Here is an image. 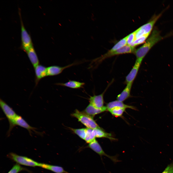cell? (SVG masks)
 Masks as SVG:
<instances>
[{"instance_id":"obj_3","label":"cell","mask_w":173,"mask_h":173,"mask_svg":"<svg viewBox=\"0 0 173 173\" xmlns=\"http://www.w3.org/2000/svg\"><path fill=\"white\" fill-rule=\"evenodd\" d=\"M0 105L9 122V127L7 134L9 135L11 131L14 127V123L18 114L11 107L1 99H0Z\"/></svg>"},{"instance_id":"obj_10","label":"cell","mask_w":173,"mask_h":173,"mask_svg":"<svg viewBox=\"0 0 173 173\" xmlns=\"http://www.w3.org/2000/svg\"><path fill=\"white\" fill-rule=\"evenodd\" d=\"M142 61L136 59L132 68L126 77L125 81L126 84L133 82L137 74Z\"/></svg>"},{"instance_id":"obj_16","label":"cell","mask_w":173,"mask_h":173,"mask_svg":"<svg viewBox=\"0 0 173 173\" xmlns=\"http://www.w3.org/2000/svg\"><path fill=\"white\" fill-rule=\"evenodd\" d=\"M133 83L127 84L125 88L117 98V100L123 102L131 97L130 92Z\"/></svg>"},{"instance_id":"obj_18","label":"cell","mask_w":173,"mask_h":173,"mask_svg":"<svg viewBox=\"0 0 173 173\" xmlns=\"http://www.w3.org/2000/svg\"><path fill=\"white\" fill-rule=\"evenodd\" d=\"M56 84L71 88L77 89L83 88L85 85V83L75 80H69L64 83H56Z\"/></svg>"},{"instance_id":"obj_11","label":"cell","mask_w":173,"mask_h":173,"mask_svg":"<svg viewBox=\"0 0 173 173\" xmlns=\"http://www.w3.org/2000/svg\"><path fill=\"white\" fill-rule=\"evenodd\" d=\"M109 86H108L101 94L97 95H94L93 96H90L89 99L90 103L97 108H100L103 107L104 104V95Z\"/></svg>"},{"instance_id":"obj_19","label":"cell","mask_w":173,"mask_h":173,"mask_svg":"<svg viewBox=\"0 0 173 173\" xmlns=\"http://www.w3.org/2000/svg\"><path fill=\"white\" fill-rule=\"evenodd\" d=\"M26 52L34 68L39 65V62L38 57L33 46Z\"/></svg>"},{"instance_id":"obj_21","label":"cell","mask_w":173,"mask_h":173,"mask_svg":"<svg viewBox=\"0 0 173 173\" xmlns=\"http://www.w3.org/2000/svg\"><path fill=\"white\" fill-rule=\"evenodd\" d=\"M70 129L73 133L77 135L81 138L85 140L86 134V128L79 129L71 128Z\"/></svg>"},{"instance_id":"obj_9","label":"cell","mask_w":173,"mask_h":173,"mask_svg":"<svg viewBox=\"0 0 173 173\" xmlns=\"http://www.w3.org/2000/svg\"><path fill=\"white\" fill-rule=\"evenodd\" d=\"M14 127L18 126L26 129L28 131L31 135L33 131L37 134H39L40 133L36 131V128L30 126L21 116L18 115L14 120Z\"/></svg>"},{"instance_id":"obj_20","label":"cell","mask_w":173,"mask_h":173,"mask_svg":"<svg viewBox=\"0 0 173 173\" xmlns=\"http://www.w3.org/2000/svg\"><path fill=\"white\" fill-rule=\"evenodd\" d=\"M40 167L56 173H69L60 166L41 163Z\"/></svg>"},{"instance_id":"obj_8","label":"cell","mask_w":173,"mask_h":173,"mask_svg":"<svg viewBox=\"0 0 173 173\" xmlns=\"http://www.w3.org/2000/svg\"><path fill=\"white\" fill-rule=\"evenodd\" d=\"M86 147L90 148L101 156H106L115 162L118 161L115 156H110L106 154L96 139L89 143Z\"/></svg>"},{"instance_id":"obj_4","label":"cell","mask_w":173,"mask_h":173,"mask_svg":"<svg viewBox=\"0 0 173 173\" xmlns=\"http://www.w3.org/2000/svg\"><path fill=\"white\" fill-rule=\"evenodd\" d=\"M162 14L161 13L158 15H154L147 23L136 30L135 31L136 39L147 34H150L154 25Z\"/></svg>"},{"instance_id":"obj_6","label":"cell","mask_w":173,"mask_h":173,"mask_svg":"<svg viewBox=\"0 0 173 173\" xmlns=\"http://www.w3.org/2000/svg\"><path fill=\"white\" fill-rule=\"evenodd\" d=\"M19 12L21 26V48L26 52L33 46L31 37L24 26L20 11Z\"/></svg>"},{"instance_id":"obj_17","label":"cell","mask_w":173,"mask_h":173,"mask_svg":"<svg viewBox=\"0 0 173 173\" xmlns=\"http://www.w3.org/2000/svg\"><path fill=\"white\" fill-rule=\"evenodd\" d=\"M92 133L95 138H106L111 140H116V139L112 137L111 133L105 132L101 128L93 129Z\"/></svg>"},{"instance_id":"obj_2","label":"cell","mask_w":173,"mask_h":173,"mask_svg":"<svg viewBox=\"0 0 173 173\" xmlns=\"http://www.w3.org/2000/svg\"><path fill=\"white\" fill-rule=\"evenodd\" d=\"M71 116L77 118L87 128L92 129L101 128L93 119V118L88 115L83 111L76 109Z\"/></svg>"},{"instance_id":"obj_24","label":"cell","mask_w":173,"mask_h":173,"mask_svg":"<svg viewBox=\"0 0 173 173\" xmlns=\"http://www.w3.org/2000/svg\"><path fill=\"white\" fill-rule=\"evenodd\" d=\"M25 169L19 164L17 163L13 166L7 173H18Z\"/></svg>"},{"instance_id":"obj_26","label":"cell","mask_w":173,"mask_h":173,"mask_svg":"<svg viewBox=\"0 0 173 173\" xmlns=\"http://www.w3.org/2000/svg\"><path fill=\"white\" fill-rule=\"evenodd\" d=\"M162 173H173V162L168 165Z\"/></svg>"},{"instance_id":"obj_5","label":"cell","mask_w":173,"mask_h":173,"mask_svg":"<svg viewBox=\"0 0 173 173\" xmlns=\"http://www.w3.org/2000/svg\"><path fill=\"white\" fill-rule=\"evenodd\" d=\"M135 50L134 47L127 44L115 51L112 52L108 51L99 57L94 60V62L98 64L105 59L112 56L126 54L134 53Z\"/></svg>"},{"instance_id":"obj_7","label":"cell","mask_w":173,"mask_h":173,"mask_svg":"<svg viewBox=\"0 0 173 173\" xmlns=\"http://www.w3.org/2000/svg\"><path fill=\"white\" fill-rule=\"evenodd\" d=\"M7 156L8 157L19 164L32 167H40V163H38L30 158L19 155L13 153H10Z\"/></svg>"},{"instance_id":"obj_25","label":"cell","mask_w":173,"mask_h":173,"mask_svg":"<svg viewBox=\"0 0 173 173\" xmlns=\"http://www.w3.org/2000/svg\"><path fill=\"white\" fill-rule=\"evenodd\" d=\"M135 39V31L128 35L127 44L132 46L133 43Z\"/></svg>"},{"instance_id":"obj_1","label":"cell","mask_w":173,"mask_h":173,"mask_svg":"<svg viewBox=\"0 0 173 173\" xmlns=\"http://www.w3.org/2000/svg\"><path fill=\"white\" fill-rule=\"evenodd\" d=\"M163 38L161 35L159 31L156 29H154L142 45L136 50L134 53L136 59L142 61L151 48Z\"/></svg>"},{"instance_id":"obj_12","label":"cell","mask_w":173,"mask_h":173,"mask_svg":"<svg viewBox=\"0 0 173 173\" xmlns=\"http://www.w3.org/2000/svg\"><path fill=\"white\" fill-rule=\"evenodd\" d=\"M77 64L74 63L64 67L56 65L51 66L47 67V76H53L59 74L65 69Z\"/></svg>"},{"instance_id":"obj_13","label":"cell","mask_w":173,"mask_h":173,"mask_svg":"<svg viewBox=\"0 0 173 173\" xmlns=\"http://www.w3.org/2000/svg\"><path fill=\"white\" fill-rule=\"evenodd\" d=\"M107 111L106 106H104L101 108H97L89 103L83 112L93 118L96 115Z\"/></svg>"},{"instance_id":"obj_14","label":"cell","mask_w":173,"mask_h":173,"mask_svg":"<svg viewBox=\"0 0 173 173\" xmlns=\"http://www.w3.org/2000/svg\"><path fill=\"white\" fill-rule=\"evenodd\" d=\"M34 68L35 75V82L36 85L41 79L47 76V68L39 64Z\"/></svg>"},{"instance_id":"obj_15","label":"cell","mask_w":173,"mask_h":173,"mask_svg":"<svg viewBox=\"0 0 173 173\" xmlns=\"http://www.w3.org/2000/svg\"><path fill=\"white\" fill-rule=\"evenodd\" d=\"M106 107L108 111L109 110L115 107H119L125 109L127 108H130L135 110H137L136 108L135 107L125 104L123 102L117 100L108 103L107 104Z\"/></svg>"},{"instance_id":"obj_22","label":"cell","mask_w":173,"mask_h":173,"mask_svg":"<svg viewBox=\"0 0 173 173\" xmlns=\"http://www.w3.org/2000/svg\"><path fill=\"white\" fill-rule=\"evenodd\" d=\"M125 109L119 107H114L108 111L113 116L116 117H121Z\"/></svg>"},{"instance_id":"obj_23","label":"cell","mask_w":173,"mask_h":173,"mask_svg":"<svg viewBox=\"0 0 173 173\" xmlns=\"http://www.w3.org/2000/svg\"><path fill=\"white\" fill-rule=\"evenodd\" d=\"M150 34H147L136 39L133 42L132 46H135L141 44L145 41Z\"/></svg>"}]
</instances>
